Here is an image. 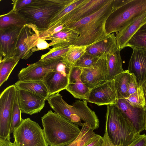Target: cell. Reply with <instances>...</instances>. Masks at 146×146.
Instances as JSON below:
<instances>
[{
  "mask_svg": "<svg viewBox=\"0 0 146 146\" xmlns=\"http://www.w3.org/2000/svg\"><path fill=\"white\" fill-rule=\"evenodd\" d=\"M113 0H108L99 10L89 16L68 26L79 33L72 44L89 46L107 35L105 29L106 20L112 12Z\"/></svg>",
  "mask_w": 146,
  "mask_h": 146,
  "instance_id": "6da1fadb",
  "label": "cell"
},
{
  "mask_svg": "<svg viewBox=\"0 0 146 146\" xmlns=\"http://www.w3.org/2000/svg\"><path fill=\"white\" fill-rule=\"evenodd\" d=\"M41 119L48 146H66L73 141L80 131L78 125L51 110Z\"/></svg>",
  "mask_w": 146,
  "mask_h": 146,
  "instance_id": "7a4b0ae2",
  "label": "cell"
},
{
  "mask_svg": "<svg viewBox=\"0 0 146 146\" xmlns=\"http://www.w3.org/2000/svg\"><path fill=\"white\" fill-rule=\"evenodd\" d=\"M55 113L79 126L89 123L94 130L99 127V121L95 112L88 106L86 100H78L68 104L59 93L49 96L47 99Z\"/></svg>",
  "mask_w": 146,
  "mask_h": 146,
  "instance_id": "3957f363",
  "label": "cell"
},
{
  "mask_svg": "<svg viewBox=\"0 0 146 146\" xmlns=\"http://www.w3.org/2000/svg\"><path fill=\"white\" fill-rule=\"evenodd\" d=\"M105 132L117 146H127L140 135L115 104L107 105Z\"/></svg>",
  "mask_w": 146,
  "mask_h": 146,
  "instance_id": "277c9868",
  "label": "cell"
},
{
  "mask_svg": "<svg viewBox=\"0 0 146 146\" xmlns=\"http://www.w3.org/2000/svg\"><path fill=\"white\" fill-rule=\"evenodd\" d=\"M73 0H33L18 12L40 33L46 30L53 17Z\"/></svg>",
  "mask_w": 146,
  "mask_h": 146,
  "instance_id": "5b68a950",
  "label": "cell"
},
{
  "mask_svg": "<svg viewBox=\"0 0 146 146\" xmlns=\"http://www.w3.org/2000/svg\"><path fill=\"white\" fill-rule=\"evenodd\" d=\"M146 12V0H130L117 7H112L105 29L107 35L116 33L134 19Z\"/></svg>",
  "mask_w": 146,
  "mask_h": 146,
  "instance_id": "8992f818",
  "label": "cell"
},
{
  "mask_svg": "<svg viewBox=\"0 0 146 146\" xmlns=\"http://www.w3.org/2000/svg\"><path fill=\"white\" fill-rule=\"evenodd\" d=\"M13 133L16 146H48L43 129L29 118L23 119Z\"/></svg>",
  "mask_w": 146,
  "mask_h": 146,
  "instance_id": "52a82bcc",
  "label": "cell"
},
{
  "mask_svg": "<svg viewBox=\"0 0 146 146\" xmlns=\"http://www.w3.org/2000/svg\"><path fill=\"white\" fill-rule=\"evenodd\" d=\"M17 93L15 85L6 88L0 96V138L10 139L13 105Z\"/></svg>",
  "mask_w": 146,
  "mask_h": 146,
  "instance_id": "ba28073f",
  "label": "cell"
},
{
  "mask_svg": "<svg viewBox=\"0 0 146 146\" xmlns=\"http://www.w3.org/2000/svg\"><path fill=\"white\" fill-rule=\"evenodd\" d=\"M40 32L34 25L28 23L21 29L18 38L14 57L27 60L35 52Z\"/></svg>",
  "mask_w": 146,
  "mask_h": 146,
  "instance_id": "9c48e42d",
  "label": "cell"
},
{
  "mask_svg": "<svg viewBox=\"0 0 146 146\" xmlns=\"http://www.w3.org/2000/svg\"><path fill=\"white\" fill-rule=\"evenodd\" d=\"M71 67L64 63L62 60L55 69L48 73L43 78L42 81L46 86L49 96L66 89L68 83Z\"/></svg>",
  "mask_w": 146,
  "mask_h": 146,
  "instance_id": "30bf717a",
  "label": "cell"
},
{
  "mask_svg": "<svg viewBox=\"0 0 146 146\" xmlns=\"http://www.w3.org/2000/svg\"><path fill=\"white\" fill-rule=\"evenodd\" d=\"M108 54H102L92 67L82 68L81 80L90 90L108 80Z\"/></svg>",
  "mask_w": 146,
  "mask_h": 146,
  "instance_id": "8fae6325",
  "label": "cell"
},
{
  "mask_svg": "<svg viewBox=\"0 0 146 146\" xmlns=\"http://www.w3.org/2000/svg\"><path fill=\"white\" fill-rule=\"evenodd\" d=\"M62 58L48 60H39L37 62L23 68L18 76L22 81L42 80L49 72L55 69Z\"/></svg>",
  "mask_w": 146,
  "mask_h": 146,
  "instance_id": "7c38bea8",
  "label": "cell"
},
{
  "mask_svg": "<svg viewBox=\"0 0 146 146\" xmlns=\"http://www.w3.org/2000/svg\"><path fill=\"white\" fill-rule=\"evenodd\" d=\"M108 1L86 0L85 2L74 9L53 25H62L66 27L69 25L76 22L96 12Z\"/></svg>",
  "mask_w": 146,
  "mask_h": 146,
  "instance_id": "4fadbf2b",
  "label": "cell"
},
{
  "mask_svg": "<svg viewBox=\"0 0 146 146\" xmlns=\"http://www.w3.org/2000/svg\"><path fill=\"white\" fill-rule=\"evenodd\" d=\"M114 79L108 80L91 89L86 101L98 106L115 104L117 100Z\"/></svg>",
  "mask_w": 146,
  "mask_h": 146,
  "instance_id": "5bb4252c",
  "label": "cell"
},
{
  "mask_svg": "<svg viewBox=\"0 0 146 146\" xmlns=\"http://www.w3.org/2000/svg\"><path fill=\"white\" fill-rule=\"evenodd\" d=\"M22 28L12 26L0 29V60L14 57Z\"/></svg>",
  "mask_w": 146,
  "mask_h": 146,
  "instance_id": "9a60e30c",
  "label": "cell"
},
{
  "mask_svg": "<svg viewBox=\"0 0 146 146\" xmlns=\"http://www.w3.org/2000/svg\"><path fill=\"white\" fill-rule=\"evenodd\" d=\"M18 102L22 113L31 115L40 112L46 99L33 92L17 88Z\"/></svg>",
  "mask_w": 146,
  "mask_h": 146,
  "instance_id": "2e32d148",
  "label": "cell"
},
{
  "mask_svg": "<svg viewBox=\"0 0 146 146\" xmlns=\"http://www.w3.org/2000/svg\"><path fill=\"white\" fill-rule=\"evenodd\" d=\"M116 104L130 120L139 134H140L141 131L145 129V109L133 107L124 98L117 99Z\"/></svg>",
  "mask_w": 146,
  "mask_h": 146,
  "instance_id": "e0dca14e",
  "label": "cell"
},
{
  "mask_svg": "<svg viewBox=\"0 0 146 146\" xmlns=\"http://www.w3.org/2000/svg\"><path fill=\"white\" fill-rule=\"evenodd\" d=\"M128 70L135 76L139 84L146 79V49L134 47Z\"/></svg>",
  "mask_w": 146,
  "mask_h": 146,
  "instance_id": "ac0fdd59",
  "label": "cell"
},
{
  "mask_svg": "<svg viewBox=\"0 0 146 146\" xmlns=\"http://www.w3.org/2000/svg\"><path fill=\"white\" fill-rule=\"evenodd\" d=\"M146 23V12L133 20L116 33L118 50L120 51L125 47L128 41L140 27Z\"/></svg>",
  "mask_w": 146,
  "mask_h": 146,
  "instance_id": "d6986e66",
  "label": "cell"
},
{
  "mask_svg": "<svg viewBox=\"0 0 146 146\" xmlns=\"http://www.w3.org/2000/svg\"><path fill=\"white\" fill-rule=\"evenodd\" d=\"M117 50L115 36L112 33L88 46L86 52L100 57L103 54H112Z\"/></svg>",
  "mask_w": 146,
  "mask_h": 146,
  "instance_id": "ffe728a7",
  "label": "cell"
},
{
  "mask_svg": "<svg viewBox=\"0 0 146 146\" xmlns=\"http://www.w3.org/2000/svg\"><path fill=\"white\" fill-rule=\"evenodd\" d=\"M79 33L72 29L65 28L51 36L41 38L45 40H50V46H69L78 38Z\"/></svg>",
  "mask_w": 146,
  "mask_h": 146,
  "instance_id": "44dd1931",
  "label": "cell"
},
{
  "mask_svg": "<svg viewBox=\"0 0 146 146\" xmlns=\"http://www.w3.org/2000/svg\"><path fill=\"white\" fill-rule=\"evenodd\" d=\"M18 89L28 91L45 98L49 96L47 88L42 80L22 81L19 80L15 84Z\"/></svg>",
  "mask_w": 146,
  "mask_h": 146,
  "instance_id": "7402d4cb",
  "label": "cell"
},
{
  "mask_svg": "<svg viewBox=\"0 0 146 146\" xmlns=\"http://www.w3.org/2000/svg\"><path fill=\"white\" fill-rule=\"evenodd\" d=\"M120 51L117 50L113 53L108 54V80L114 79L116 76L124 71L122 68V62Z\"/></svg>",
  "mask_w": 146,
  "mask_h": 146,
  "instance_id": "603a6c76",
  "label": "cell"
},
{
  "mask_svg": "<svg viewBox=\"0 0 146 146\" xmlns=\"http://www.w3.org/2000/svg\"><path fill=\"white\" fill-rule=\"evenodd\" d=\"M28 23L18 12L12 9L8 13L0 16V29L12 26L23 27Z\"/></svg>",
  "mask_w": 146,
  "mask_h": 146,
  "instance_id": "cb8c5ba5",
  "label": "cell"
},
{
  "mask_svg": "<svg viewBox=\"0 0 146 146\" xmlns=\"http://www.w3.org/2000/svg\"><path fill=\"white\" fill-rule=\"evenodd\" d=\"M131 76L127 70L117 75L114 79L117 98L126 99L129 97L127 86Z\"/></svg>",
  "mask_w": 146,
  "mask_h": 146,
  "instance_id": "d4e9b609",
  "label": "cell"
},
{
  "mask_svg": "<svg viewBox=\"0 0 146 146\" xmlns=\"http://www.w3.org/2000/svg\"><path fill=\"white\" fill-rule=\"evenodd\" d=\"M66 90L75 98L86 100L91 90L82 82L81 78L68 83Z\"/></svg>",
  "mask_w": 146,
  "mask_h": 146,
  "instance_id": "484cf974",
  "label": "cell"
},
{
  "mask_svg": "<svg viewBox=\"0 0 146 146\" xmlns=\"http://www.w3.org/2000/svg\"><path fill=\"white\" fill-rule=\"evenodd\" d=\"M88 46L70 45L69 50L62 58V62L69 67L74 66L81 57L86 53Z\"/></svg>",
  "mask_w": 146,
  "mask_h": 146,
  "instance_id": "4316f807",
  "label": "cell"
},
{
  "mask_svg": "<svg viewBox=\"0 0 146 146\" xmlns=\"http://www.w3.org/2000/svg\"><path fill=\"white\" fill-rule=\"evenodd\" d=\"M95 134L90 125L84 123L77 137L66 146H85Z\"/></svg>",
  "mask_w": 146,
  "mask_h": 146,
  "instance_id": "83f0119b",
  "label": "cell"
},
{
  "mask_svg": "<svg viewBox=\"0 0 146 146\" xmlns=\"http://www.w3.org/2000/svg\"><path fill=\"white\" fill-rule=\"evenodd\" d=\"M20 59L16 58L0 60V86L8 79Z\"/></svg>",
  "mask_w": 146,
  "mask_h": 146,
  "instance_id": "f1b7e54d",
  "label": "cell"
},
{
  "mask_svg": "<svg viewBox=\"0 0 146 146\" xmlns=\"http://www.w3.org/2000/svg\"><path fill=\"white\" fill-rule=\"evenodd\" d=\"M138 47L146 49V23L143 25L127 43L125 47Z\"/></svg>",
  "mask_w": 146,
  "mask_h": 146,
  "instance_id": "f546056e",
  "label": "cell"
},
{
  "mask_svg": "<svg viewBox=\"0 0 146 146\" xmlns=\"http://www.w3.org/2000/svg\"><path fill=\"white\" fill-rule=\"evenodd\" d=\"M70 46H54L48 52L42 55L40 60H46L62 58L69 50Z\"/></svg>",
  "mask_w": 146,
  "mask_h": 146,
  "instance_id": "4dcf8cb0",
  "label": "cell"
},
{
  "mask_svg": "<svg viewBox=\"0 0 146 146\" xmlns=\"http://www.w3.org/2000/svg\"><path fill=\"white\" fill-rule=\"evenodd\" d=\"M125 99L133 107L145 109L146 108L144 94L142 88L140 86L135 93Z\"/></svg>",
  "mask_w": 146,
  "mask_h": 146,
  "instance_id": "1f68e13d",
  "label": "cell"
},
{
  "mask_svg": "<svg viewBox=\"0 0 146 146\" xmlns=\"http://www.w3.org/2000/svg\"><path fill=\"white\" fill-rule=\"evenodd\" d=\"M21 111L18 102L17 94L15 98L12 112L10 133H13L15 129L21 123L23 119Z\"/></svg>",
  "mask_w": 146,
  "mask_h": 146,
  "instance_id": "d6a6232c",
  "label": "cell"
},
{
  "mask_svg": "<svg viewBox=\"0 0 146 146\" xmlns=\"http://www.w3.org/2000/svg\"><path fill=\"white\" fill-rule=\"evenodd\" d=\"M86 0H74L72 3L65 7L53 17L51 20L48 28L55 24L70 11L84 3Z\"/></svg>",
  "mask_w": 146,
  "mask_h": 146,
  "instance_id": "836d02e7",
  "label": "cell"
},
{
  "mask_svg": "<svg viewBox=\"0 0 146 146\" xmlns=\"http://www.w3.org/2000/svg\"><path fill=\"white\" fill-rule=\"evenodd\" d=\"M100 57L92 55L86 52L74 66L82 68L92 67L96 64Z\"/></svg>",
  "mask_w": 146,
  "mask_h": 146,
  "instance_id": "e575fe53",
  "label": "cell"
},
{
  "mask_svg": "<svg viewBox=\"0 0 146 146\" xmlns=\"http://www.w3.org/2000/svg\"><path fill=\"white\" fill-rule=\"evenodd\" d=\"M82 71V68L74 66L71 67L68 76V83L73 82L81 78Z\"/></svg>",
  "mask_w": 146,
  "mask_h": 146,
  "instance_id": "d590c367",
  "label": "cell"
},
{
  "mask_svg": "<svg viewBox=\"0 0 146 146\" xmlns=\"http://www.w3.org/2000/svg\"><path fill=\"white\" fill-rule=\"evenodd\" d=\"M139 86V84L137 81L135 76L133 74H131V78L127 86V92L129 96L135 93Z\"/></svg>",
  "mask_w": 146,
  "mask_h": 146,
  "instance_id": "8d00e7d4",
  "label": "cell"
},
{
  "mask_svg": "<svg viewBox=\"0 0 146 146\" xmlns=\"http://www.w3.org/2000/svg\"><path fill=\"white\" fill-rule=\"evenodd\" d=\"M33 0H13L12 10L18 12L21 9L30 4Z\"/></svg>",
  "mask_w": 146,
  "mask_h": 146,
  "instance_id": "74e56055",
  "label": "cell"
},
{
  "mask_svg": "<svg viewBox=\"0 0 146 146\" xmlns=\"http://www.w3.org/2000/svg\"><path fill=\"white\" fill-rule=\"evenodd\" d=\"M103 142V137L99 135L95 134L85 146H102Z\"/></svg>",
  "mask_w": 146,
  "mask_h": 146,
  "instance_id": "f35d334b",
  "label": "cell"
},
{
  "mask_svg": "<svg viewBox=\"0 0 146 146\" xmlns=\"http://www.w3.org/2000/svg\"><path fill=\"white\" fill-rule=\"evenodd\" d=\"M127 146H146V135H139L132 143Z\"/></svg>",
  "mask_w": 146,
  "mask_h": 146,
  "instance_id": "ab89813d",
  "label": "cell"
},
{
  "mask_svg": "<svg viewBox=\"0 0 146 146\" xmlns=\"http://www.w3.org/2000/svg\"><path fill=\"white\" fill-rule=\"evenodd\" d=\"M50 47L49 43L42 38H39L36 47L35 52L46 49Z\"/></svg>",
  "mask_w": 146,
  "mask_h": 146,
  "instance_id": "60d3db41",
  "label": "cell"
},
{
  "mask_svg": "<svg viewBox=\"0 0 146 146\" xmlns=\"http://www.w3.org/2000/svg\"><path fill=\"white\" fill-rule=\"evenodd\" d=\"M103 138L104 142L102 146H117L111 142L106 132H105Z\"/></svg>",
  "mask_w": 146,
  "mask_h": 146,
  "instance_id": "b9f144b4",
  "label": "cell"
},
{
  "mask_svg": "<svg viewBox=\"0 0 146 146\" xmlns=\"http://www.w3.org/2000/svg\"><path fill=\"white\" fill-rule=\"evenodd\" d=\"M0 146H16L14 142H11L10 139H5L0 138Z\"/></svg>",
  "mask_w": 146,
  "mask_h": 146,
  "instance_id": "7bdbcfd3",
  "label": "cell"
},
{
  "mask_svg": "<svg viewBox=\"0 0 146 146\" xmlns=\"http://www.w3.org/2000/svg\"><path fill=\"white\" fill-rule=\"evenodd\" d=\"M142 88L145 98L146 105V79L139 84Z\"/></svg>",
  "mask_w": 146,
  "mask_h": 146,
  "instance_id": "ee69618b",
  "label": "cell"
},
{
  "mask_svg": "<svg viewBox=\"0 0 146 146\" xmlns=\"http://www.w3.org/2000/svg\"><path fill=\"white\" fill-rule=\"evenodd\" d=\"M145 117H146V126H145V129L146 130V108H145Z\"/></svg>",
  "mask_w": 146,
  "mask_h": 146,
  "instance_id": "f6af8a7d",
  "label": "cell"
}]
</instances>
